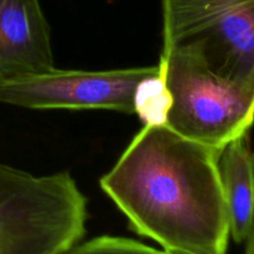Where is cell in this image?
I'll list each match as a JSON object with an SVG mask.
<instances>
[{
    "label": "cell",
    "instance_id": "1",
    "mask_svg": "<svg viewBox=\"0 0 254 254\" xmlns=\"http://www.w3.org/2000/svg\"><path fill=\"white\" fill-rule=\"evenodd\" d=\"M218 159L165 124H145L99 185L131 230L163 251L226 254L230 227Z\"/></svg>",
    "mask_w": 254,
    "mask_h": 254
},
{
    "label": "cell",
    "instance_id": "2",
    "mask_svg": "<svg viewBox=\"0 0 254 254\" xmlns=\"http://www.w3.org/2000/svg\"><path fill=\"white\" fill-rule=\"evenodd\" d=\"M87 197L68 171L0 164V254H64L86 233Z\"/></svg>",
    "mask_w": 254,
    "mask_h": 254
},
{
    "label": "cell",
    "instance_id": "3",
    "mask_svg": "<svg viewBox=\"0 0 254 254\" xmlns=\"http://www.w3.org/2000/svg\"><path fill=\"white\" fill-rule=\"evenodd\" d=\"M173 103L165 126L221 154L250 133L254 114V83L220 76L188 50L160 56Z\"/></svg>",
    "mask_w": 254,
    "mask_h": 254
},
{
    "label": "cell",
    "instance_id": "4",
    "mask_svg": "<svg viewBox=\"0 0 254 254\" xmlns=\"http://www.w3.org/2000/svg\"><path fill=\"white\" fill-rule=\"evenodd\" d=\"M163 47L193 52L220 76L254 83V0H161Z\"/></svg>",
    "mask_w": 254,
    "mask_h": 254
},
{
    "label": "cell",
    "instance_id": "5",
    "mask_svg": "<svg viewBox=\"0 0 254 254\" xmlns=\"http://www.w3.org/2000/svg\"><path fill=\"white\" fill-rule=\"evenodd\" d=\"M158 69L159 64L108 71L54 67L44 72L2 77L0 103L26 109H103L134 114L136 86Z\"/></svg>",
    "mask_w": 254,
    "mask_h": 254
},
{
    "label": "cell",
    "instance_id": "6",
    "mask_svg": "<svg viewBox=\"0 0 254 254\" xmlns=\"http://www.w3.org/2000/svg\"><path fill=\"white\" fill-rule=\"evenodd\" d=\"M54 67L51 29L40 0H0V78Z\"/></svg>",
    "mask_w": 254,
    "mask_h": 254
},
{
    "label": "cell",
    "instance_id": "7",
    "mask_svg": "<svg viewBox=\"0 0 254 254\" xmlns=\"http://www.w3.org/2000/svg\"><path fill=\"white\" fill-rule=\"evenodd\" d=\"M230 236L245 243L253 235V154L250 133L228 143L218 159Z\"/></svg>",
    "mask_w": 254,
    "mask_h": 254
},
{
    "label": "cell",
    "instance_id": "8",
    "mask_svg": "<svg viewBox=\"0 0 254 254\" xmlns=\"http://www.w3.org/2000/svg\"><path fill=\"white\" fill-rule=\"evenodd\" d=\"M158 64V72L141 79L134 92V114L139 117L144 126L165 124L173 103L170 91L166 86L163 64Z\"/></svg>",
    "mask_w": 254,
    "mask_h": 254
},
{
    "label": "cell",
    "instance_id": "9",
    "mask_svg": "<svg viewBox=\"0 0 254 254\" xmlns=\"http://www.w3.org/2000/svg\"><path fill=\"white\" fill-rule=\"evenodd\" d=\"M64 254H163V251L130 238L101 236L81 245L77 243Z\"/></svg>",
    "mask_w": 254,
    "mask_h": 254
},
{
    "label": "cell",
    "instance_id": "10",
    "mask_svg": "<svg viewBox=\"0 0 254 254\" xmlns=\"http://www.w3.org/2000/svg\"><path fill=\"white\" fill-rule=\"evenodd\" d=\"M246 251L245 254H254V235H251L245 242Z\"/></svg>",
    "mask_w": 254,
    "mask_h": 254
},
{
    "label": "cell",
    "instance_id": "11",
    "mask_svg": "<svg viewBox=\"0 0 254 254\" xmlns=\"http://www.w3.org/2000/svg\"><path fill=\"white\" fill-rule=\"evenodd\" d=\"M163 254H190V253L179 252V251H163Z\"/></svg>",
    "mask_w": 254,
    "mask_h": 254
}]
</instances>
